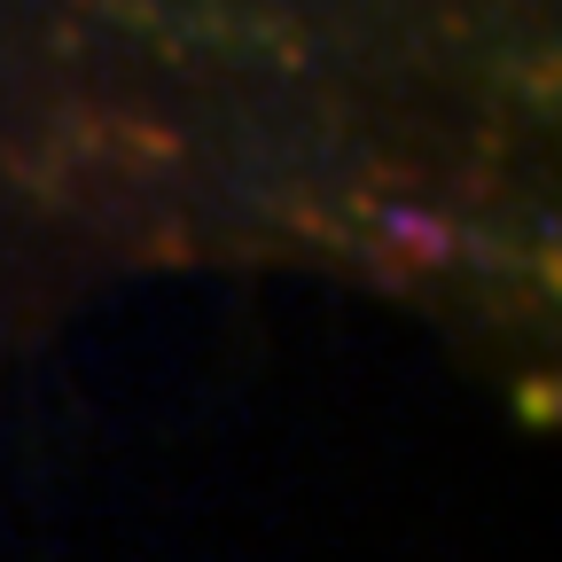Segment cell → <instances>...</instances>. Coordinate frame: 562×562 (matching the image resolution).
Instances as JSON below:
<instances>
[{"label": "cell", "instance_id": "6da1fadb", "mask_svg": "<svg viewBox=\"0 0 562 562\" xmlns=\"http://www.w3.org/2000/svg\"><path fill=\"white\" fill-rule=\"evenodd\" d=\"M398 243H414V250H430V258H446V235H430V227H422V211H391V220H383Z\"/></svg>", "mask_w": 562, "mask_h": 562}]
</instances>
